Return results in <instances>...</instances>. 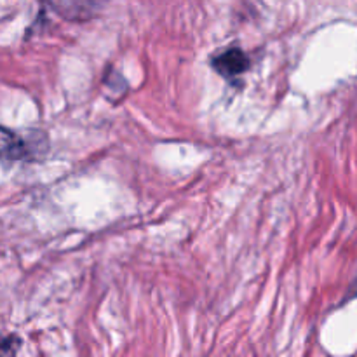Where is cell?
Masks as SVG:
<instances>
[{"label":"cell","instance_id":"obj_1","mask_svg":"<svg viewBox=\"0 0 357 357\" xmlns=\"http://www.w3.org/2000/svg\"><path fill=\"white\" fill-rule=\"evenodd\" d=\"M38 139L0 126V159L26 160L38 153Z\"/></svg>","mask_w":357,"mask_h":357},{"label":"cell","instance_id":"obj_2","mask_svg":"<svg viewBox=\"0 0 357 357\" xmlns=\"http://www.w3.org/2000/svg\"><path fill=\"white\" fill-rule=\"evenodd\" d=\"M250 56L239 47H227L222 52L213 56L211 66L216 73L227 79L229 82H236L243 73L250 70Z\"/></svg>","mask_w":357,"mask_h":357},{"label":"cell","instance_id":"obj_3","mask_svg":"<svg viewBox=\"0 0 357 357\" xmlns=\"http://www.w3.org/2000/svg\"><path fill=\"white\" fill-rule=\"evenodd\" d=\"M20 340L14 337H0V357H13Z\"/></svg>","mask_w":357,"mask_h":357}]
</instances>
